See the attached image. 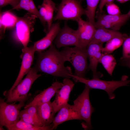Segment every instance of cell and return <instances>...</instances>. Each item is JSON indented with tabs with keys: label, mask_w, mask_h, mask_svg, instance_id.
I'll list each match as a JSON object with an SVG mask.
<instances>
[{
	"label": "cell",
	"mask_w": 130,
	"mask_h": 130,
	"mask_svg": "<svg viewBox=\"0 0 130 130\" xmlns=\"http://www.w3.org/2000/svg\"><path fill=\"white\" fill-rule=\"evenodd\" d=\"M38 53L35 67L38 72L56 77L72 78L69 76L72 74L71 67L64 66L65 58L54 45L52 44L48 50Z\"/></svg>",
	"instance_id": "obj_1"
},
{
	"label": "cell",
	"mask_w": 130,
	"mask_h": 130,
	"mask_svg": "<svg viewBox=\"0 0 130 130\" xmlns=\"http://www.w3.org/2000/svg\"><path fill=\"white\" fill-rule=\"evenodd\" d=\"M69 75L75 82L83 83L90 89H98L105 91L108 94L109 98L111 99L115 97L113 92L116 89L121 86H127L130 83V80H128V77L125 75L123 76L120 80L110 81L102 80L97 78L87 79L72 74Z\"/></svg>",
	"instance_id": "obj_2"
},
{
	"label": "cell",
	"mask_w": 130,
	"mask_h": 130,
	"mask_svg": "<svg viewBox=\"0 0 130 130\" xmlns=\"http://www.w3.org/2000/svg\"><path fill=\"white\" fill-rule=\"evenodd\" d=\"M35 67L31 68L25 78L10 92L5 93L7 103L24 102L28 97V93L34 82L41 75L38 74Z\"/></svg>",
	"instance_id": "obj_3"
},
{
	"label": "cell",
	"mask_w": 130,
	"mask_h": 130,
	"mask_svg": "<svg viewBox=\"0 0 130 130\" xmlns=\"http://www.w3.org/2000/svg\"><path fill=\"white\" fill-rule=\"evenodd\" d=\"M66 61L71 63L74 67V75L84 78L88 68L86 49L78 46L65 47L61 51Z\"/></svg>",
	"instance_id": "obj_4"
},
{
	"label": "cell",
	"mask_w": 130,
	"mask_h": 130,
	"mask_svg": "<svg viewBox=\"0 0 130 130\" xmlns=\"http://www.w3.org/2000/svg\"><path fill=\"white\" fill-rule=\"evenodd\" d=\"M82 0H61L53 20H71L76 21L81 16L85 15V9L81 5Z\"/></svg>",
	"instance_id": "obj_5"
},
{
	"label": "cell",
	"mask_w": 130,
	"mask_h": 130,
	"mask_svg": "<svg viewBox=\"0 0 130 130\" xmlns=\"http://www.w3.org/2000/svg\"><path fill=\"white\" fill-rule=\"evenodd\" d=\"M36 18L35 15L28 12L22 17H18L15 27V35L23 48L27 47L30 33L33 31Z\"/></svg>",
	"instance_id": "obj_6"
},
{
	"label": "cell",
	"mask_w": 130,
	"mask_h": 130,
	"mask_svg": "<svg viewBox=\"0 0 130 130\" xmlns=\"http://www.w3.org/2000/svg\"><path fill=\"white\" fill-rule=\"evenodd\" d=\"M90 89L85 85L83 91L73 101L74 105L77 109L82 120L85 122L82 125L84 128L86 130L92 128L91 117L92 113L94 111L90 100Z\"/></svg>",
	"instance_id": "obj_7"
},
{
	"label": "cell",
	"mask_w": 130,
	"mask_h": 130,
	"mask_svg": "<svg viewBox=\"0 0 130 130\" xmlns=\"http://www.w3.org/2000/svg\"><path fill=\"white\" fill-rule=\"evenodd\" d=\"M5 99H0V124L4 126L12 125L20 119V110L25 105L24 102L8 103Z\"/></svg>",
	"instance_id": "obj_8"
},
{
	"label": "cell",
	"mask_w": 130,
	"mask_h": 130,
	"mask_svg": "<svg viewBox=\"0 0 130 130\" xmlns=\"http://www.w3.org/2000/svg\"><path fill=\"white\" fill-rule=\"evenodd\" d=\"M54 41L56 46L58 48L71 46H78L77 30H74L70 27L66 21L63 27L60 29Z\"/></svg>",
	"instance_id": "obj_9"
},
{
	"label": "cell",
	"mask_w": 130,
	"mask_h": 130,
	"mask_svg": "<svg viewBox=\"0 0 130 130\" xmlns=\"http://www.w3.org/2000/svg\"><path fill=\"white\" fill-rule=\"evenodd\" d=\"M76 22L78 25L77 30L78 46L86 49L93 38L96 28L94 25L88 21L84 20L81 18Z\"/></svg>",
	"instance_id": "obj_10"
},
{
	"label": "cell",
	"mask_w": 130,
	"mask_h": 130,
	"mask_svg": "<svg viewBox=\"0 0 130 130\" xmlns=\"http://www.w3.org/2000/svg\"><path fill=\"white\" fill-rule=\"evenodd\" d=\"M21 55L22 61L20 70L16 79L13 85L6 93L12 91L21 81L24 76L27 74L31 69L33 63L34 53L35 52L32 46L23 48Z\"/></svg>",
	"instance_id": "obj_11"
},
{
	"label": "cell",
	"mask_w": 130,
	"mask_h": 130,
	"mask_svg": "<svg viewBox=\"0 0 130 130\" xmlns=\"http://www.w3.org/2000/svg\"><path fill=\"white\" fill-rule=\"evenodd\" d=\"M103 43H102L90 44L86 48L87 57L90 61L88 68L92 71L94 78H99L103 76L102 74L97 70L98 64L103 54Z\"/></svg>",
	"instance_id": "obj_12"
},
{
	"label": "cell",
	"mask_w": 130,
	"mask_h": 130,
	"mask_svg": "<svg viewBox=\"0 0 130 130\" xmlns=\"http://www.w3.org/2000/svg\"><path fill=\"white\" fill-rule=\"evenodd\" d=\"M63 85L56 92L55 97L52 104L56 113L63 107L67 104L69 95L74 84L69 78H65Z\"/></svg>",
	"instance_id": "obj_13"
},
{
	"label": "cell",
	"mask_w": 130,
	"mask_h": 130,
	"mask_svg": "<svg viewBox=\"0 0 130 130\" xmlns=\"http://www.w3.org/2000/svg\"><path fill=\"white\" fill-rule=\"evenodd\" d=\"M58 112L52 123L53 125L52 130L55 129L59 125L65 121L73 120H82L77 109L74 105L68 104Z\"/></svg>",
	"instance_id": "obj_14"
},
{
	"label": "cell",
	"mask_w": 130,
	"mask_h": 130,
	"mask_svg": "<svg viewBox=\"0 0 130 130\" xmlns=\"http://www.w3.org/2000/svg\"><path fill=\"white\" fill-rule=\"evenodd\" d=\"M60 29V23L52 24L50 30L46 36L41 39L35 42L32 46L35 52H43L52 44Z\"/></svg>",
	"instance_id": "obj_15"
},
{
	"label": "cell",
	"mask_w": 130,
	"mask_h": 130,
	"mask_svg": "<svg viewBox=\"0 0 130 130\" xmlns=\"http://www.w3.org/2000/svg\"><path fill=\"white\" fill-rule=\"evenodd\" d=\"M63 83L57 81L36 95L33 100L26 105L24 108L31 106L36 105L50 101L58 90L63 86Z\"/></svg>",
	"instance_id": "obj_16"
},
{
	"label": "cell",
	"mask_w": 130,
	"mask_h": 130,
	"mask_svg": "<svg viewBox=\"0 0 130 130\" xmlns=\"http://www.w3.org/2000/svg\"><path fill=\"white\" fill-rule=\"evenodd\" d=\"M37 105L38 120L41 126L50 125L52 123L56 113L52 102L50 101Z\"/></svg>",
	"instance_id": "obj_17"
},
{
	"label": "cell",
	"mask_w": 130,
	"mask_h": 130,
	"mask_svg": "<svg viewBox=\"0 0 130 130\" xmlns=\"http://www.w3.org/2000/svg\"><path fill=\"white\" fill-rule=\"evenodd\" d=\"M128 37L127 35L123 34L118 31L102 28H97L93 38L89 44L93 43L103 44L115 37Z\"/></svg>",
	"instance_id": "obj_18"
},
{
	"label": "cell",
	"mask_w": 130,
	"mask_h": 130,
	"mask_svg": "<svg viewBox=\"0 0 130 130\" xmlns=\"http://www.w3.org/2000/svg\"><path fill=\"white\" fill-rule=\"evenodd\" d=\"M53 124L46 127L37 126L19 120L14 124L5 126L8 130H52Z\"/></svg>",
	"instance_id": "obj_19"
},
{
	"label": "cell",
	"mask_w": 130,
	"mask_h": 130,
	"mask_svg": "<svg viewBox=\"0 0 130 130\" xmlns=\"http://www.w3.org/2000/svg\"><path fill=\"white\" fill-rule=\"evenodd\" d=\"M18 18L9 11L3 13L0 11V28L5 31L6 28L15 27Z\"/></svg>",
	"instance_id": "obj_20"
},
{
	"label": "cell",
	"mask_w": 130,
	"mask_h": 130,
	"mask_svg": "<svg viewBox=\"0 0 130 130\" xmlns=\"http://www.w3.org/2000/svg\"><path fill=\"white\" fill-rule=\"evenodd\" d=\"M42 4L46 8L44 20L47 24V32L50 30L52 25L53 12L54 11H56L57 7L55 3L52 0H43Z\"/></svg>",
	"instance_id": "obj_21"
},
{
	"label": "cell",
	"mask_w": 130,
	"mask_h": 130,
	"mask_svg": "<svg viewBox=\"0 0 130 130\" xmlns=\"http://www.w3.org/2000/svg\"><path fill=\"white\" fill-rule=\"evenodd\" d=\"M127 37H116L111 39L106 42L105 47L102 48V53L110 54L112 53L122 45L124 40Z\"/></svg>",
	"instance_id": "obj_22"
},
{
	"label": "cell",
	"mask_w": 130,
	"mask_h": 130,
	"mask_svg": "<svg viewBox=\"0 0 130 130\" xmlns=\"http://www.w3.org/2000/svg\"><path fill=\"white\" fill-rule=\"evenodd\" d=\"M99 63L102 65L108 73L112 76L117 64L116 60L112 55L103 53Z\"/></svg>",
	"instance_id": "obj_23"
},
{
	"label": "cell",
	"mask_w": 130,
	"mask_h": 130,
	"mask_svg": "<svg viewBox=\"0 0 130 130\" xmlns=\"http://www.w3.org/2000/svg\"><path fill=\"white\" fill-rule=\"evenodd\" d=\"M97 18L102 19L109 22L122 26L125 24L130 17L127 14L118 15H112L101 13Z\"/></svg>",
	"instance_id": "obj_24"
},
{
	"label": "cell",
	"mask_w": 130,
	"mask_h": 130,
	"mask_svg": "<svg viewBox=\"0 0 130 130\" xmlns=\"http://www.w3.org/2000/svg\"><path fill=\"white\" fill-rule=\"evenodd\" d=\"M87 7L86 9L85 15L87 16L88 21L94 25L96 8L100 0H86Z\"/></svg>",
	"instance_id": "obj_25"
},
{
	"label": "cell",
	"mask_w": 130,
	"mask_h": 130,
	"mask_svg": "<svg viewBox=\"0 0 130 130\" xmlns=\"http://www.w3.org/2000/svg\"><path fill=\"white\" fill-rule=\"evenodd\" d=\"M97 19V20L94 25L96 28H102L118 31L122 26L121 25L112 23L102 19L98 18Z\"/></svg>",
	"instance_id": "obj_26"
},
{
	"label": "cell",
	"mask_w": 130,
	"mask_h": 130,
	"mask_svg": "<svg viewBox=\"0 0 130 130\" xmlns=\"http://www.w3.org/2000/svg\"><path fill=\"white\" fill-rule=\"evenodd\" d=\"M19 117L20 120L26 123L35 126H42L38 120L24 110L20 111Z\"/></svg>",
	"instance_id": "obj_27"
},
{
	"label": "cell",
	"mask_w": 130,
	"mask_h": 130,
	"mask_svg": "<svg viewBox=\"0 0 130 130\" xmlns=\"http://www.w3.org/2000/svg\"><path fill=\"white\" fill-rule=\"evenodd\" d=\"M123 44V56L120 58H130V37H128L126 38Z\"/></svg>",
	"instance_id": "obj_28"
},
{
	"label": "cell",
	"mask_w": 130,
	"mask_h": 130,
	"mask_svg": "<svg viewBox=\"0 0 130 130\" xmlns=\"http://www.w3.org/2000/svg\"><path fill=\"white\" fill-rule=\"evenodd\" d=\"M106 10L108 14L112 15L120 14V12L119 7L113 2L106 4Z\"/></svg>",
	"instance_id": "obj_29"
},
{
	"label": "cell",
	"mask_w": 130,
	"mask_h": 130,
	"mask_svg": "<svg viewBox=\"0 0 130 130\" xmlns=\"http://www.w3.org/2000/svg\"><path fill=\"white\" fill-rule=\"evenodd\" d=\"M30 0H20L19 4L15 7L12 8L9 11L13 10L23 9L31 13V11L29 7Z\"/></svg>",
	"instance_id": "obj_30"
},
{
	"label": "cell",
	"mask_w": 130,
	"mask_h": 130,
	"mask_svg": "<svg viewBox=\"0 0 130 130\" xmlns=\"http://www.w3.org/2000/svg\"><path fill=\"white\" fill-rule=\"evenodd\" d=\"M24 110L28 114L33 117L39 122L37 105L29 106L25 108Z\"/></svg>",
	"instance_id": "obj_31"
},
{
	"label": "cell",
	"mask_w": 130,
	"mask_h": 130,
	"mask_svg": "<svg viewBox=\"0 0 130 130\" xmlns=\"http://www.w3.org/2000/svg\"><path fill=\"white\" fill-rule=\"evenodd\" d=\"M20 0H0V9L8 5H10L13 8L17 6Z\"/></svg>",
	"instance_id": "obj_32"
},
{
	"label": "cell",
	"mask_w": 130,
	"mask_h": 130,
	"mask_svg": "<svg viewBox=\"0 0 130 130\" xmlns=\"http://www.w3.org/2000/svg\"><path fill=\"white\" fill-rule=\"evenodd\" d=\"M114 0H100L99 5V8L100 13L102 11L104 6L108 3L113 2Z\"/></svg>",
	"instance_id": "obj_33"
},
{
	"label": "cell",
	"mask_w": 130,
	"mask_h": 130,
	"mask_svg": "<svg viewBox=\"0 0 130 130\" xmlns=\"http://www.w3.org/2000/svg\"><path fill=\"white\" fill-rule=\"evenodd\" d=\"M120 62L121 65L130 68V58L126 59L120 58Z\"/></svg>",
	"instance_id": "obj_34"
},
{
	"label": "cell",
	"mask_w": 130,
	"mask_h": 130,
	"mask_svg": "<svg viewBox=\"0 0 130 130\" xmlns=\"http://www.w3.org/2000/svg\"><path fill=\"white\" fill-rule=\"evenodd\" d=\"M117 1L121 3H124L130 0H116Z\"/></svg>",
	"instance_id": "obj_35"
},
{
	"label": "cell",
	"mask_w": 130,
	"mask_h": 130,
	"mask_svg": "<svg viewBox=\"0 0 130 130\" xmlns=\"http://www.w3.org/2000/svg\"><path fill=\"white\" fill-rule=\"evenodd\" d=\"M127 14L128 15L129 17L130 18V10L127 13Z\"/></svg>",
	"instance_id": "obj_36"
},
{
	"label": "cell",
	"mask_w": 130,
	"mask_h": 130,
	"mask_svg": "<svg viewBox=\"0 0 130 130\" xmlns=\"http://www.w3.org/2000/svg\"><path fill=\"white\" fill-rule=\"evenodd\" d=\"M130 37V36H129Z\"/></svg>",
	"instance_id": "obj_37"
}]
</instances>
